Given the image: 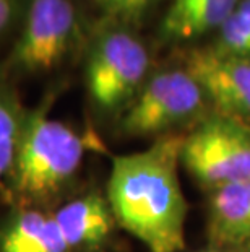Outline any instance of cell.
I'll return each mask as SVG.
<instances>
[{
    "label": "cell",
    "instance_id": "4",
    "mask_svg": "<svg viewBox=\"0 0 250 252\" xmlns=\"http://www.w3.org/2000/svg\"><path fill=\"white\" fill-rule=\"evenodd\" d=\"M150 57L145 46L127 31L103 33L86 62L88 94L101 111L112 112L129 104L145 78Z\"/></svg>",
    "mask_w": 250,
    "mask_h": 252
},
{
    "label": "cell",
    "instance_id": "16",
    "mask_svg": "<svg viewBox=\"0 0 250 252\" xmlns=\"http://www.w3.org/2000/svg\"><path fill=\"white\" fill-rule=\"evenodd\" d=\"M201 2H205V0H172V3H171V7H169L164 20L177 18V17H180V15H184L185 12H189V10L196 7V5L201 3Z\"/></svg>",
    "mask_w": 250,
    "mask_h": 252
},
{
    "label": "cell",
    "instance_id": "3",
    "mask_svg": "<svg viewBox=\"0 0 250 252\" xmlns=\"http://www.w3.org/2000/svg\"><path fill=\"white\" fill-rule=\"evenodd\" d=\"M77 33L78 17L70 0H31L5 72L29 77L54 70L72 51Z\"/></svg>",
    "mask_w": 250,
    "mask_h": 252
},
{
    "label": "cell",
    "instance_id": "12",
    "mask_svg": "<svg viewBox=\"0 0 250 252\" xmlns=\"http://www.w3.org/2000/svg\"><path fill=\"white\" fill-rule=\"evenodd\" d=\"M239 0H205L174 20H164L163 28L175 37L200 36L213 28H221L236 10Z\"/></svg>",
    "mask_w": 250,
    "mask_h": 252
},
{
    "label": "cell",
    "instance_id": "5",
    "mask_svg": "<svg viewBox=\"0 0 250 252\" xmlns=\"http://www.w3.org/2000/svg\"><path fill=\"white\" fill-rule=\"evenodd\" d=\"M180 155L190 173L206 184L250 181V132L232 119L206 121L182 143Z\"/></svg>",
    "mask_w": 250,
    "mask_h": 252
},
{
    "label": "cell",
    "instance_id": "14",
    "mask_svg": "<svg viewBox=\"0 0 250 252\" xmlns=\"http://www.w3.org/2000/svg\"><path fill=\"white\" fill-rule=\"evenodd\" d=\"M106 12L119 18H135L153 0H98Z\"/></svg>",
    "mask_w": 250,
    "mask_h": 252
},
{
    "label": "cell",
    "instance_id": "6",
    "mask_svg": "<svg viewBox=\"0 0 250 252\" xmlns=\"http://www.w3.org/2000/svg\"><path fill=\"white\" fill-rule=\"evenodd\" d=\"M201 94L187 72L158 73L125 109L120 127L132 137L161 132L194 114L201 104Z\"/></svg>",
    "mask_w": 250,
    "mask_h": 252
},
{
    "label": "cell",
    "instance_id": "9",
    "mask_svg": "<svg viewBox=\"0 0 250 252\" xmlns=\"http://www.w3.org/2000/svg\"><path fill=\"white\" fill-rule=\"evenodd\" d=\"M54 217L70 252L103 248L117 223L108 197L96 192L63 203L54 210Z\"/></svg>",
    "mask_w": 250,
    "mask_h": 252
},
{
    "label": "cell",
    "instance_id": "8",
    "mask_svg": "<svg viewBox=\"0 0 250 252\" xmlns=\"http://www.w3.org/2000/svg\"><path fill=\"white\" fill-rule=\"evenodd\" d=\"M0 252H70L54 210L10 205L0 215Z\"/></svg>",
    "mask_w": 250,
    "mask_h": 252
},
{
    "label": "cell",
    "instance_id": "1",
    "mask_svg": "<svg viewBox=\"0 0 250 252\" xmlns=\"http://www.w3.org/2000/svg\"><path fill=\"white\" fill-rule=\"evenodd\" d=\"M175 140L145 152L115 157L108 181V202L115 221L150 252H179L185 244L187 203L177 176Z\"/></svg>",
    "mask_w": 250,
    "mask_h": 252
},
{
    "label": "cell",
    "instance_id": "2",
    "mask_svg": "<svg viewBox=\"0 0 250 252\" xmlns=\"http://www.w3.org/2000/svg\"><path fill=\"white\" fill-rule=\"evenodd\" d=\"M47 98L28 111L7 184L5 205L49 208L83 163L86 142L49 114Z\"/></svg>",
    "mask_w": 250,
    "mask_h": 252
},
{
    "label": "cell",
    "instance_id": "15",
    "mask_svg": "<svg viewBox=\"0 0 250 252\" xmlns=\"http://www.w3.org/2000/svg\"><path fill=\"white\" fill-rule=\"evenodd\" d=\"M21 0H0V37H3L20 17Z\"/></svg>",
    "mask_w": 250,
    "mask_h": 252
},
{
    "label": "cell",
    "instance_id": "7",
    "mask_svg": "<svg viewBox=\"0 0 250 252\" xmlns=\"http://www.w3.org/2000/svg\"><path fill=\"white\" fill-rule=\"evenodd\" d=\"M187 72L196 85L231 117H250V59L221 51H195Z\"/></svg>",
    "mask_w": 250,
    "mask_h": 252
},
{
    "label": "cell",
    "instance_id": "10",
    "mask_svg": "<svg viewBox=\"0 0 250 252\" xmlns=\"http://www.w3.org/2000/svg\"><path fill=\"white\" fill-rule=\"evenodd\" d=\"M211 233L220 243L250 239V181L221 186L213 197Z\"/></svg>",
    "mask_w": 250,
    "mask_h": 252
},
{
    "label": "cell",
    "instance_id": "11",
    "mask_svg": "<svg viewBox=\"0 0 250 252\" xmlns=\"http://www.w3.org/2000/svg\"><path fill=\"white\" fill-rule=\"evenodd\" d=\"M28 111L21 103L12 77L0 67V202L3 203Z\"/></svg>",
    "mask_w": 250,
    "mask_h": 252
},
{
    "label": "cell",
    "instance_id": "13",
    "mask_svg": "<svg viewBox=\"0 0 250 252\" xmlns=\"http://www.w3.org/2000/svg\"><path fill=\"white\" fill-rule=\"evenodd\" d=\"M221 52L249 57L250 56V0H241L232 15L220 28Z\"/></svg>",
    "mask_w": 250,
    "mask_h": 252
}]
</instances>
